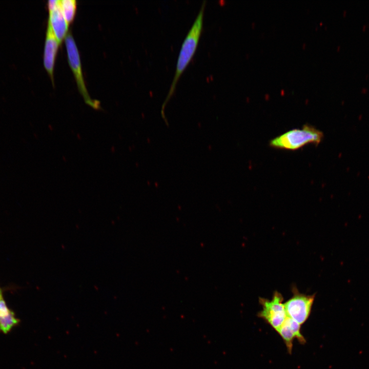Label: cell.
<instances>
[{
    "instance_id": "obj_6",
    "label": "cell",
    "mask_w": 369,
    "mask_h": 369,
    "mask_svg": "<svg viewBox=\"0 0 369 369\" xmlns=\"http://www.w3.org/2000/svg\"><path fill=\"white\" fill-rule=\"evenodd\" d=\"M276 332L282 339L289 354L292 352L295 339L301 344L306 342L305 338L301 333V325L288 316Z\"/></svg>"
},
{
    "instance_id": "obj_5",
    "label": "cell",
    "mask_w": 369,
    "mask_h": 369,
    "mask_svg": "<svg viewBox=\"0 0 369 369\" xmlns=\"http://www.w3.org/2000/svg\"><path fill=\"white\" fill-rule=\"evenodd\" d=\"M315 295L294 292V295L284 303L287 316L300 325L308 319L314 301Z\"/></svg>"
},
{
    "instance_id": "obj_9",
    "label": "cell",
    "mask_w": 369,
    "mask_h": 369,
    "mask_svg": "<svg viewBox=\"0 0 369 369\" xmlns=\"http://www.w3.org/2000/svg\"><path fill=\"white\" fill-rule=\"evenodd\" d=\"M19 322L20 320L8 307L4 298H0V332L7 334Z\"/></svg>"
},
{
    "instance_id": "obj_11",
    "label": "cell",
    "mask_w": 369,
    "mask_h": 369,
    "mask_svg": "<svg viewBox=\"0 0 369 369\" xmlns=\"http://www.w3.org/2000/svg\"><path fill=\"white\" fill-rule=\"evenodd\" d=\"M3 291H4V290H3V289L1 288L0 286V298L4 297V296H3L4 292Z\"/></svg>"
},
{
    "instance_id": "obj_2",
    "label": "cell",
    "mask_w": 369,
    "mask_h": 369,
    "mask_svg": "<svg viewBox=\"0 0 369 369\" xmlns=\"http://www.w3.org/2000/svg\"><path fill=\"white\" fill-rule=\"evenodd\" d=\"M323 138L321 131L305 125L301 129L291 130L274 138L269 144L274 148L295 150L309 144L318 145Z\"/></svg>"
},
{
    "instance_id": "obj_3",
    "label": "cell",
    "mask_w": 369,
    "mask_h": 369,
    "mask_svg": "<svg viewBox=\"0 0 369 369\" xmlns=\"http://www.w3.org/2000/svg\"><path fill=\"white\" fill-rule=\"evenodd\" d=\"M68 61L74 75L79 91L85 102L96 110L100 109V102L91 98L84 79L80 56L75 42L70 32L65 37Z\"/></svg>"
},
{
    "instance_id": "obj_1",
    "label": "cell",
    "mask_w": 369,
    "mask_h": 369,
    "mask_svg": "<svg viewBox=\"0 0 369 369\" xmlns=\"http://www.w3.org/2000/svg\"><path fill=\"white\" fill-rule=\"evenodd\" d=\"M206 1H203L200 9L192 25L186 35L178 56L176 70L169 91L165 101L166 104L174 94L178 80L192 60L197 49L201 36Z\"/></svg>"
},
{
    "instance_id": "obj_4",
    "label": "cell",
    "mask_w": 369,
    "mask_h": 369,
    "mask_svg": "<svg viewBox=\"0 0 369 369\" xmlns=\"http://www.w3.org/2000/svg\"><path fill=\"white\" fill-rule=\"evenodd\" d=\"M283 299L280 293L275 292L272 299L260 298L259 300L262 310L258 313V316L264 320L276 332L287 317L282 302Z\"/></svg>"
},
{
    "instance_id": "obj_8",
    "label": "cell",
    "mask_w": 369,
    "mask_h": 369,
    "mask_svg": "<svg viewBox=\"0 0 369 369\" xmlns=\"http://www.w3.org/2000/svg\"><path fill=\"white\" fill-rule=\"evenodd\" d=\"M49 23L59 44L66 37L69 23L66 20L58 4L53 9L49 10Z\"/></svg>"
},
{
    "instance_id": "obj_7",
    "label": "cell",
    "mask_w": 369,
    "mask_h": 369,
    "mask_svg": "<svg viewBox=\"0 0 369 369\" xmlns=\"http://www.w3.org/2000/svg\"><path fill=\"white\" fill-rule=\"evenodd\" d=\"M59 44L50 24L48 23L44 52V65L52 82L55 60Z\"/></svg>"
},
{
    "instance_id": "obj_10",
    "label": "cell",
    "mask_w": 369,
    "mask_h": 369,
    "mask_svg": "<svg viewBox=\"0 0 369 369\" xmlns=\"http://www.w3.org/2000/svg\"><path fill=\"white\" fill-rule=\"evenodd\" d=\"M59 6L62 13L69 24L73 21L76 9V1L75 0L59 1Z\"/></svg>"
}]
</instances>
